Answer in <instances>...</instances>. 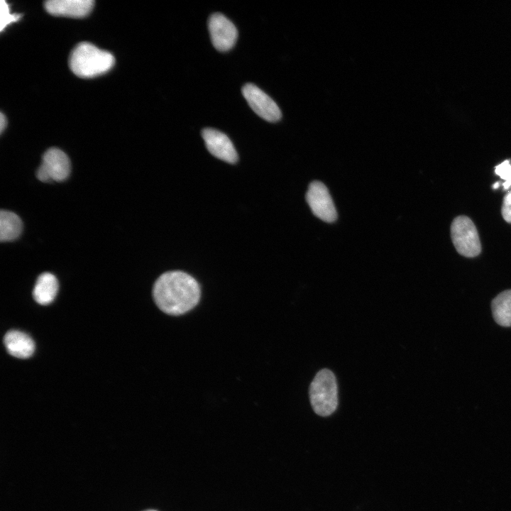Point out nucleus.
I'll list each match as a JSON object with an SVG mask.
<instances>
[{
	"label": "nucleus",
	"instance_id": "obj_6",
	"mask_svg": "<svg viewBox=\"0 0 511 511\" xmlns=\"http://www.w3.org/2000/svg\"><path fill=\"white\" fill-rule=\"evenodd\" d=\"M242 94L252 110L269 122L278 121L282 113L276 103L256 85L248 83L242 87Z\"/></svg>",
	"mask_w": 511,
	"mask_h": 511
},
{
	"label": "nucleus",
	"instance_id": "obj_10",
	"mask_svg": "<svg viewBox=\"0 0 511 511\" xmlns=\"http://www.w3.org/2000/svg\"><path fill=\"white\" fill-rule=\"evenodd\" d=\"M94 4L93 0H49L45 9L53 16L82 18L91 12Z\"/></svg>",
	"mask_w": 511,
	"mask_h": 511
},
{
	"label": "nucleus",
	"instance_id": "obj_7",
	"mask_svg": "<svg viewBox=\"0 0 511 511\" xmlns=\"http://www.w3.org/2000/svg\"><path fill=\"white\" fill-rule=\"evenodd\" d=\"M208 28L214 47L225 52L235 45L238 31L234 24L221 13H212L208 20Z\"/></svg>",
	"mask_w": 511,
	"mask_h": 511
},
{
	"label": "nucleus",
	"instance_id": "obj_15",
	"mask_svg": "<svg viewBox=\"0 0 511 511\" xmlns=\"http://www.w3.org/2000/svg\"><path fill=\"white\" fill-rule=\"evenodd\" d=\"M21 17L18 13H11L8 3L1 1L0 4V31H2L7 26L13 22L18 21Z\"/></svg>",
	"mask_w": 511,
	"mask_h": 511
},
{
	"label": "nucleus",
	"instance_id": "obj_12",
	"mask_svg": "<svg viewBox=\"0 0 511 511\" xmlns=\"http://www.w3.org/2000/svg\"><path fill=\"white\" fill-rule=\"evenodd\" d=\"M57 290L58 282L55 276L50 273H43L36 280L33 298L40 304H48L55 299Z\"/></svg>",
	"mask_w": 511,
	"mask_h": 511
},
{
	"label": "nucleus",
	"instance_id": "obj_16",
	"mask_svg": "<svg viewBox=\"0 0 511 511\" xmlns=\"http://www.w3.org/2000/svg\"><path fill=\"white\" fill-rule=\"evenodd\" d=\"M495 172L505 180L502 186L504 189H507L511 186V164L510 160H504L495 166Z\"/></svg>",
	"mask_w": 511,
	"mask_h": 511
},
{
	"label": "nucleus",
	"instance_id": "obj_19",
	"mask_svg": "<svg viewBox=\"0 0 511 511\" xmlns=\"http://www.w3.org/2000/svg\"><path fill=\"white\" fill-rule=\"evenodd\" d=\"M499 185H500V183H499L498 182H495V183L493 185V189H497V188L499 187Z\"/></svg>",
	"mask_w": 511,
	"mask_h": 511
},
{
	"label": "nucleus",
	"instance_id": "obj_1",
	"mask_svg": "<svg viewBox=\"0 0 511 511\" xmlns=\"http://www.w3.org/2000/svg\"><path fill=\"white\" fill-rule=\"evenodd\" d=\"M153 295L161 311L178 316L190 311L198 304L201 290L193 277L175 270L165 273L157 279Z\"/></svg>",
	"mask_w": 511,
	"mask_h": 511
},
{
	"label": "nucleus",
	"instance_id": "obj_18",
	"mask_svg": "<svg viewBox=\"0 0 511 511\" xmlns=\"http://www.w3.org/2000/svg\"><path fill=\"white\" fill-rule=\"evenodd\" d=\"M6 126V116L3 114V113L0 114V131L1 133L3 132L4 128Z\"/></svg>",
	"mask_w": 511,
	"mask_h": 511
},
{
	"label": "nucleus",
	"instance_id": "obj_2",
	"mask_svg": "<svg viewBox=\"0 0 511 511\" xmlns=\"http://www.w3.org/2000/svg\"><path fill=\"white\" fill-rule=\"evenodd\" d=\"M114 62L111 53L87 42L77 44L69 58L71 70L82 78H92L103 75L111 69Z\"/></svg>",
	"mask_w": 511,
	"mask_h": 511
},
{
	"label": "nucleus",
	"instance_id": "obj_9",
	"mask_svg": "<svg viewBox=\"0 0 511 511\" xmlns=\"http://www.w3.org/2000/svg\"><path fill=\"white\" fill-rule=\"evenodd\" d=\"M202 136L207 150L214 157L231 164L237 162V152L226 134L214 128H206L202 131Z\"/></svg>",
	"mask_w": 511,
	"mask_h": 511
},
{
	"label": "nucleus",
	"instance_id": "obj_17",
	"mask_svg": "<svg viewBox=\"0 0 511 511\" xmlns=\"http://www.w3.org/2000/svg\"><path fill=\"white\" fill-rule=\"evenodd\" d=\"M501 212L504 219L511 223V191L504 197Z\"/></svg>",
	"mask_w": 511,
	"mask_h": 511
},
{
	"label": "nucleus",
	"instance_id": "obj_3",
	"mask_svg": "<svg viewBox=\"0 0 511 511\" xmlns=\"http://www.w3.org/2000/svg\"><path fill=\"white\" fill-rule=\"evenodd\" d=\"M313 410L322 417L331 415L338 406V388L334 374L329 369L319 370L309 386Z\"/></svg>",
	"mask_w": 511,
	"mask_h": 511
},
{
	"label": "nucleus",
	"instance_id": "obj_4",
	"mask_svg": "<svg viewBox=\"0 0 511 511\" xmlns=\"http://www.w3.org/2000/svg\"><path fill=\"white\" fill-rule=\"evenodd\" d=\"M451 236L457 251L466 257H475L481 251L477 229L473 221L466 216H459L452 222Z\"/></svg>",
	"mask_w": 511,
	"mask_h": 511
},
{
	"label": "nucleus",
	"instance_id": "obj_20",
	"mask_svg": "<svg viewBox=\"0 0 511 511\" xmlns=\"http://www.w3.org/2000/svg\"><path fill=\"white\" fill-rule=\"evenodd\" d=\"M144 511H157V510H144Z\"/></svg>",
	"mask_w": 511,
	"mask_h": 511
},
{
	"label": "nucleus",
	"instance_id": "obj_13",
	"mask_svg": "<svg viewBox=\"0 0 511 511\" xmlns=\"http://www.w3.org/2000/svg\"><path fill=\"white\" fill-rule=\"evenodd\" d=\"M493 315L500 326H511V290L500 293L492 302Z\"/></svg>",
	"mask_w": 511,
	"mask_h": 511
},
{
	"label": "nucleus",
	"instance_id": "obj_14",
	"mask_svg": "<svg viewBox=\"0 0 511 511\" xmlns=\"http://www.w3.org/2000/svg\"><path fill=\"white\" fill-rule=\"evenodd\" d=\"M22 231V222L13 212L1 210L0 213V239L11 241L17 238Z\"/></svg>",
	"mask_w": 511,
	"mask_h": 511
},
{
	"label": "nucleus",
	"instance_id": "obj_11",
	"mask_svg": "<svg viewBox=\"0 0 511 511\" xmlns=\"http://www.w3.org/2000/svg\"><path fill=\"white\" fill-rule=\"evenodd\" d=\"M4 343L7 351L18 358H29L35 350L33 339L28 334L18 330L8 331L4 336Z\"/></svg>",
	"mask_w": 511,
	"mask_h": 511
},
{
	"label": "nucleus",
	"instance_id": "obj_8",
	"mask_svg": "<svg viewBox=\"0 0 511 511\" xmlns=\"http://www.w3.org/2000/svg\"><path fill=\"white\" fill-rule=\"evenodd\" d=\"M307 202L312 213L326 222L336 219L337 213L327 187L319 181L312 182L306 194Z\"/></svg>",
	"mask_w": 511,
	"mask_h": 511
},
{
	"label": "nucleus",
	"instance_id": "obj_5",
	"mask_svg": "<svg viewBox=\"0 0 511 511\" xmlns=\"http://www.w3.org/2000/svg\"><path fill=\"white\" fill-rule=\"evenodd\" d=\"M70 172V162L67 155L61 150L52 148L44 153L36 176L42 182H60L65 180Z\"/></svg>",
	"mask_w": 511,
	"mask_h": 511
}]
</instances>
